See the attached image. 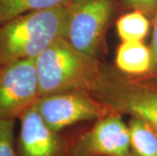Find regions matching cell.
I'll return each instance as SVG.
<instances>
[{
	"instance_id": "obj_1",
	"label": "cell",
	"mask_w": 157,
	"mask_h": 156,
	"mask_svg": "<svg viewBox=\"0 0 157 156\" xmlns=\"http://www.w3.org/2000/svg\"><path fill=\"white\" fill-rule=\"evenodd\" d=\"M67 5L29 12L0 25V66L35 59L57 40L64 38Z\"/></svg>"
},
{
	"instance_id": "obj_2",
	"label": "cell",
	"mask_w": 157,
	"mask_h": 156,
	"mask_svg": "<svg viewBox=\"0 0 157 156\" xmlns=\"http://www.w3.org/2000/svg\"><path fill=\"white\" fill-rule=\"evenodd\" d=\"M40 96L69 90H90L101 70L95 57L57 40L35 59Z\"/></svg>"
},
{
	"instance_id": "obj_3",
	"label": "cell",
	"mask_w": 157,
	"mask_h": 156,
	"mask_svg": "<svg viewBox=\"0 0 157 156\" xmlns=\"http://www.w3.org/2000/svg\"><path fill=\"white\" fill-rule=\"evenodd\" d=\"M89 93L111 111L145 121L157 132V77H129L101 68Z\"/></svg>"
},
{
	"instance_id": "obj_4",
	"label": "cell",
	"mask_w": 157,
	"mask_h": 156,
	"mask_svg": "<svg viewBox=\"0 0 157 156\" xmlns=\"http://www.w3.org/2000/svg\"><path fill=\"white\" fill-rule=\"evenodd\" d=\"M113 9V0H71L64 39L77 51L96 57Z\"/></svg>"
},
{
	"instance_id": "obj_5",
	"label": "cell",
	"mask_w": 157,
	"mask_h": 156,
	"mask_svg": "<svg viewBox=\"0 0 157 156\" xmlns=\"http://www.w3.org/2000/svg\"><path fill=\"white\" fill-rule=\"evenodd\" d=\"M35 107L47 125L58 133L80 122L98 120L113 112L84 90L40 96Z\"/></svg>"
},
{
	"instance_id": "obj_6",
	"label": "cell",
	"mask_w": 157,
	"mask_h": 156,
	"mask_svg": "<svg viewBox=\"0 0 157 156\" xmlns=\"http://www.w3.org/2000/svg\"><path fill=\"white\" fill-rule=\"evenodd\" d=\"M40 97L34 59L0 66V121L16 120Z\"/></svg>"
},
{
	"instance_id": "obj_7",
	"label": "cell",
	"mask_w": 157,
	"mask_h": 156,
	"mask_svg": "<svg viewBox=\"0 0 157 156\" xmlns=\"http://www.w3.org/2000/svg\"><path fill=\"white\" fill-rule=\"evenodd\" d=\"M69 156H133L128 124L111 112L76 139Z\"/></svg>"
},
{
	"instance_id": "obj_8",
	"label": "cell",
	"mask_w": 157,
	"mask_h": 156,
	"mask_svg": "<svg viewBox=\"0 0 157 156\" xmlns=\"http://www.w3.org/2000/svg\"><path fill=\"white\" fill-rule=\"evenodd\" d=\"M18 119L21 121L18 156H61L64 150L62 138L47 125L35 105L23 112Z\"/></svg>"
},
{
	"instance_id": "obj_9",
	"label": "cell",
	"mask_w": 157,
	"mask_h": 156,
	"mask_svg": "<svg viewBox=\"0 0 157 156\" xmlns=\"http://www.w3.org/2000/svg\"><path fill=\"white\" fill-rule=\"evenodd\" d=\"M116 67L129 77H148L152 72V52L143 41L122 42L116 53Z\"/></svg>"
},
{
	"instance_id": "obj_10",
	"label": "cell",
	"mask_w": 157,
	"mask_h": 156,
	"mask_svg": "<svg viewBox=\"0 0 157 156\" xmlns=\"http://www.w3.org/2000/svg\"><path fill=\"white\" fill-rule=\"evenodd\" d=\"M133 156H157V132L151 125L132 117L128 122Z\"/></svg>"
},
{
	"instance_id": "obj_11",
	"label": "cell",
	"mask_w": 157,
	"mask_h": 156,
	"mask_svg": "<svg viewBox=\"0 0 157 156\" xmlns=\"http://www.w3.org/2000/svg\"><path fill=\"white\" fill-rule=\"evenodd\" d=\"M70 1L71 0H0V25L25 13L66 6Z\"/></svg>"
},
{
	"instance_id": "obj_12",
	"label": "cell",
	"mask_w": 157,
	"mask_h": 156,
	"mask_svg": "<svg viewBox=\"0 0 157 156\" xmlns=\"http://www.w3.org/2000/svg\"><path fill=\"white\" fill-rule=\"evenodd\" d=\"M149 17L140 10L123 14L117 21V32L122 42L143 41L150 32Z\"/></svg>"
},
{
	"instance_id": "obj_13",
	"label": "cell",
	"mask_w": 157,
	"mask_h": 156,
	"mask_svg": "<svg viewBox=\"0 0 157 156\" xmlns=\"http://www.w3.org/2000/svg\"><path fill=\"white\" fill-rule=\"evenodd\" d=\"M14 121H0V156H16L13 140Z\"/></svg>"
},
{
	"instance_id": "obj_14",
	"label": "cell",
	"mask_w": 157,
	"mask_h": 156,
	"mask_svg": "<svg viewBox=\"0 0 157 156\" xmlns=\"http://www.w3.org/2000/svg\"><path fill=\"white\" fill-rule=\"evenodd\" d=\"M134 10H140L149 18H154L157 11V0H123Z\"/></svg>"
},
{
	"instance_id": "obj_15",
	"label": "cell",
	"mask_w": 157,
	"mask_h": 156,
	"mask_svg": "<svg viewBox=\"0 0 157 156\" xmlns=\"http://www.w3.org/2000/svg\"><path fill=\"white\" fill-rule=\"evenodd\" d=\"M150 49L152 52V72L150 76L157 77V11L155 13L154 18H153V31Z\"/></svg>"
}]
</instances>
